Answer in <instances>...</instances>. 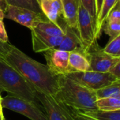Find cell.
Listing matches in <instances>:
<instances>
[{
  "label": "cell",
  "instance_id": "4dcf8cb0",
  "mask_svg": "<svg viewBox=\"0 0 120 120\" xmlns=\"http://www.w3.org/2000/svg\"><path fill=\"white\" fill-rule=\"evenodd\" d=\"M8 8V5L5 0H0V8L3 11V12L5 13L6 12Z\"/></svg>",
  "mask_w": 120,
  "mask_h": 120
},
{
  "label": "cell",
  "instance_id": "83f0119b",
  "mask_svg": "<svg viewBox=\"0 0 120 120\" xmlns=\"http://www.w3.org/2000/svg\"><path fill=\"white\" fill-rule=\"evenodd\" d=\"M109 73L120 79V61L115 64L108 71Z\"/></svg>",
  "mask_w": 120,
  "mask_h": 120
},
{
  "label": "cell",
  "instance_id": "7c38bea8",
  "mask_svg": "<svg viewBox=\"0 0 120 120\" xmlns=\"http://www.w3.org/2000/svg\"><path fill=\"white\" fill-rule=\"evenodd\" d=\"M90 70L89 56L82 49L70 52L69 55V73L86 72Z\"/></svg>",
  "mask_w": 120,
  "mask_h": 120
},
{
  "label": "cell",
  "instance_id": "7402d4cb",
  "mask_svg": "<svg viewBox=\"0 0 120 120\" xmlns=\"http://www.w3.org/2000/svg\"><path fill=\"white\" fill-rule=\"evenodd\" d=\"M103 51L111 56L120 58V35L111 39Z\"/></svg>",
  "mask_w": 120,
  "mask_h": 120
},
{
  "label": "cell",
  "instance_id": "4fadbf2b",
  "mask_svg": "<svg viewBox=\"0 0 120 120\" xmlns=\"http://www.w3.org/2000/svg\"><path fill=\"white\" fill-rule=\"evenodd\" d=\"M63 30L64 35L63 37V40L60 44L56 48L57 49L71 52L79 49H82L77 31L76 32L75 29H73L65 24Z\"/></svg>",
  "mask_w": 120,
  "mask_h": 120
},
{
  "label": "cell",
  "instance_id": "3957f363",
  "mask_svg": "<svg viewBox=\"0 0 120 120\" xmlns=\"http://www.w3.org/2000/svg\"><path fill=\"white\" fill-rule=\"evenodd\" d=\"M0 85L9 95L23 99L42 108L36 91L11 64L0 58Z\"/></svg>",
  "mask_w": 120,
  "mask_h": 120
},
{
  "label": "cell",
  "instance_id": "277c9868",
  "mask_svg": "<svg viewBox=\"0 0 120 120\" xmlns=\"http://www.w3.org/2000/svg\"><path fill=\"white\" fill-rule=\"evenodd\" d=\"M65 76L80 85L93 91H96L120 80V79H117L109 72H98L91 70L72 72Z\"/></svg>",
  "mask_w": 120,
  "mask_h": 120
},
{
  "label": "cell",
  "instance_id": "52a82bcc",
  "mask_svg": "<svg viewBox=\"0 0 120 120\" xmlns=\"http://www.w3.org/2000/svg\"><path fill=\"white\" fill-rule=\"evenodd\" d=\"M4 18L12 20L30 30L34 28L39 22L48 20L43 13L13 6H8Z\"/></svg>",
  "mask_w": 120,
  "mask_h": 120
},
{
  "label": "cell",
  "instance_id": "4316f807",
  "mask_svg": "<svg viewBox=\"0 0 120 120\" xmlns=\"http://www.w3.org/2000/svg\"><path fill=\"white\" fill-rule=\"evenodd\" d=\"M0 40L5 43L8 42V34L6 33L3 20H0Z\"/></svg>",
  "mask_w": 120,
  "mask_h": 120
},
{
  "label": "cell",
  "instance_id": "f546056e",
  "mask_svg": "<svg viewBox=\"0 0 120 120\" xmlns=\"http://www.w3.org/2000/svg\"><path fill=\"white\" fill-rule=\"evenodd\" d=\"M103 0H95V4H96V17L98 15L101 8V6H102V3H103Z\"/></svg>",
  "mask_w": 120,
  "mask_h": 120
},
{
  "label": "cell",
  "instance_id": "d6986e66",
  "mask_svg": "<svg viewBox=\"0 0 120 120\" xmlns=\"http://www.w3.org/2000/svg\"><path fill=\"white\" fill-rule=\"evenodd\" d=\"M97 99L116 98L120 99V80L95 91Z\"/></svg>",
  "mask_w": 120,
  "mask_h": 120
},
{
  "label": "cell",
  "instance_id": "ffe728a7",
  "mask_svg": "<svg viewBox=\"0 0 120 120\" xmlns=\"http://www.w3.org/2000/svg\"><path fill=\"white\" fill-rule=\"evenodd\" d=\"M8 6H13L27 8L36 13H42L39 0H5Z\"/></svg>",
  "mask_w": 120,
  "mask_h": 120
},
{
  "label": "cell",
  "instance_id": "8fae6325",
  "mask_svg": "<svg viewBox=\"0 0 120 120\" xmlns=\"http://www.w3.org/2000/svg\"><path fill=\"white\" fill-rule=\"evenodd\" d=\"M31 30L32 48L36 53H43L52 49H56L61 43L63 36L55 37L46 34L37 28Z\"/></svg>",
  "mask_w": 120,
  "mask_h": 120
},
{
  "label": "cell",
  "instance_id": "d590c367",
  "mask_svg": "<svg viewBox=\"0 0 120 120\" xmlns=\"http://www.w3.org/2000/svg\"><path fill=\"white\" fill-rule=\"evenodd\" d=\"M4 120V118H3V119H2V120Z\"/></svg>",
  "mask_w": 120,
  "mask_h": 120
},
{
  "label": "cell",
  "instance_id": "cb8c5ba5",
  "mask_svg": "<svg viewBox=\"0 0 120 120\" xmlns=\"http://www.w3.org/2000/svg\"><path fill=\"white\" fill-rule=\"evenodd\" d=\"M78 3L80 4L91 15L94 22H96V4L95 0H77Z\"/></svg>",
  "mask_w": 120,
  "mask_h": 120
},
{
  "label": "cell",
  "instance_id": "6da1fadb",
  "mask_svg": "<svg viewBox=\"0 0 120 120\" xmlns=\"http://www.w3.org/2000/svg\"><path fill=\"white\" fill-rule=\"evenodd\" d=\"M4 60L17 70L35 91L54 96L58 90V77L46 65L31 58L11 45Z\"/></svg>",
  "mask_w": 120,
  "mask_h": 120
},
{
  "label": "cell",
  "instance_id": "484cf974",
  "mask_svg": "<svg viewBox=\"0 0 120 120\" xmlns=\"http://www.w3.org/2000/svg\"><path fill=\"white\" fill-rule=\"evenodd\" d=\"M11 46V44L9 42L5 43L0 40V58L4 59L5 56H6V54L10 50Z\"/></svg>",
  "mask_w": 120,
  "mask_h": 120
},
{
  "label": "cell",
  "instance_id": "1f68e13d",
  "mask_svg": "<svg viewBox=\"0 0 120 120\" xmlns=\"http://www.w3.org/2000/svg\"><path fill=\"white\" fill-rule=\"evenodd\" d=\"M4 17H5V13L3 12L2 10L0 8V20H3L4 18H5Z\"/></svg>",
  "mask_w": 120,
  "mask_h": 120
},
{
  "label": "cell",
  "instance_id": "5b68a950",
  "mask_svg": "<svg viewBox=\"0 0 120 120\" xmlns=\"http://www.w3.org/2000/svg\"><path fill=\"white\" fill-rule=\"evenodd\" d=\"M1 107L18 112L31 120H47L41 107L11 95L2 98Z\"/></svg>",
  "mask_w": 120,
  "mask_h": 120
},
{
  "label": "cell",
  "instance_id": "603a6c76",
  "mask_svg": "<svg viewBox=\"0 0 120 120\" xmlns=\"http://www.w3.org/2000/svg\"><path fill=\"white\" fill-rule=\"evenodd\" d=\"M103 30L108 34L110 39L120 35V22H111L106 20Z\"/></svg>",
  "mask_w": 120,
  "mask_h": 120
},
{
  "label": "cell",
  "instance_id": "2e32d148",
  "mask_svg": "<svg viewBox=\"0 0 120 120\" xmlns=\"http://www.w3.org/2000/svg\"><path fill=\"white\" fill-rule=\"evenodd\" d=\"M120 1V0H103L101 6V11L96 17L94 27V34L95 38L97 40L101 34L105 22L108 18V15L112 8L116 5V4Z\"/></svg>",
  "mask_w": 120,
  "mask_h": 120
},
{
  "label": "cell",
  "instance_id": "f1b7e54d",
  "mask_svg": "<svg viewBox=\"0 0 120 120\" xmlns=\"http://www.w3.org/2000/svg\"><path fill=\"white\" fill-rule=\"evenodd\" d=\"M68 110H69V112H70V115L71 116L72 120H92L89 119V118H87V117H83L82 115H79L75 113L72 110H71L70 108H68Z\"/></svg>",
  "mask_w": 120,
  "mask_h": 120
},
{
  "label": "cell",
  "instance_id": "9a60e30c",
  "mask_svg": "<svg viewBox=\"0 0 120 120\" xmlns=\"http://www.w3.org/2000/svg\"><path fill=\"white\" fill-rule=\"evenodd\" d=\"M63 7V15L65 24L77 29L79 3L77 0H60Z\"/></svg>",
  "mask_w": 120,
  "mask_h": 120
},
{
  "label": "cell",
  "instance_id": "d4e9b609",
  "mask_svg": "<svg viewBox=\"0 0 120 120\" xmlns=\"http://www.w3.org/2000/svg\"><path fill=\"white\" fill-rule=\"evenodd\" d=\"M106 20L111 22H120V3L118 1L109 13ZM105 20V21H106Z\"/></svg>",
  "mask_w": 120,
  "mask_h": 120
},
{
  "label": "cell",
  "instance_id": "d6a6232c",
  "mask_svg": "<svg viewBox=\"0 0 120 120\" xmlns=\"http://www.w3.org/2000/svg\"><path fill=\"white\" fill-rule=\"evenodd\" d=\"M66 107V106H65ZM67 108V107H66ZM67 111H68V118H69V120H72V118H71V116H70V112H69V110H68V108H67Z\"/></svg>",
  "mask_w": 120,
  "mask_h": 120
},
{
  "label": "cell",
  "instance_id": "30bf717a",
  "mask_svg": "<svg viewBox=\"0 0 120 120\" xmlns=\"http://www.w3.org/2000/svg\"><path fill=\"white\" fill-rule=\"evenodd\" d=\"M47 120H69L66 107L59 103L53 96L44 94L36 91Z\"/></svg>",
  "mask_w": 120,
  "mask_h": 120
},
{
  "label": "cell",
  "instance_id": "ac0fdd59",
  "mask_svg": "<svg viewBox=\"0 0 120 120\" xmlns=\"http://www.w3.org/2000/svg\"><path fill=\"white\" fill-rule=\"evenodd\" d=\"M34 28L50 36L59 37L64 35L63 28H62L60 25L55 24L49 20L39 22Z\"/></svg>",
  "mask_w": 120,
  "mask_h": 120
},
{
  "label": "cell",
  "instance_id": "9c48e42d",
  "mask_svg": "<svg viewBox=\"0 0 120 120\" xmlns=\"http://www.w3.org/2000/svg\"><path fill=\"white\" fill-rule=\"evenodd\" d=\"M90 63V70L98 72H108L109 70L117 63L120 58L111 56L105 53L97 43H94L87 52Z\"/></svg>",
  "mask_w": 120,
  "mask_h": 120
},
{
  "label": "cell",
  "instance_id": "8d00e7d4",
  "mask_svg": "<svg viewBox=\"0 0 120 120\" xmlns=\"http://www.w3.org/2000/svg\"><path fill=\"white\" fill-rule=\"evenodd\" d=\"M4 120H6V119H5V118H4Z\"/></svg>",
  "mask_w": 120,
  "mask_h": 120
},
{
  "label": "cell",
  "instance_id": "5bb4252c",
  "mask_svg": "<svg viewBox=\"0 0 120 120\" xmlns=\"http://www.w3.org/2000/svg\"><path fill=\"white\" fill-rule=\"evenodd\" d=\"M42 13L51 22L59 25L58 19L63 14L60 0H39Z\"/></svg>",
  "mask_w": 120,
  "mask_h": 120
},
{
  "label": "cell",
  "instance_id": "7a4b0ae2",
  "mask_svg": "<svg viewBox=\"0 0 120 120\" xmlns=\"http://www.w3.org/2000/svg\"><path fill=\"white\" fill-rule=\"evenodd\" d=\"M58 90L54 98L67 108L75 111L97 109L95 91L89 89L65 75L58 77Z\"/></svg>",
  "mask_w": 120,
  "mask_h": 120
},
{
  "label": "cell",
  "instance_id": "836d02e7",
  "mask_svg": "<svg viewBox=\"0 0 120 120\" xmlns=\"http://www.w3.org/2000/svg\"><path fill=\"white\" fill-rule=\"evenodd\" d=\"M2 91H3V89H2L1 86L0 85V93H1V92H2Z\"/></svg>",
  "mask_w": 120,
  "mask_h": 120
},
{
  "label": "cell",
  "instance_id": "ba28073f",
  "mask_svg": "<svg viewBox=\"0 0 120 120\" xmlns=\"http://www.w3.org/2000/svg\"><path fill=\"white\" fill-rule=\"evenodd\" d=\"M46 66L49 71L56 76L66 75L69 73L70 52L52 49L43 52Z\"/></svg>",
  "mask_w": 120,
  "mask_h": 120
},
{
  "label": "cell",
  "instance_id": "8992f818",
  "mask_svg": "<svg viewBox=\"0 0 120 120\" xmlns=\"http://www.w3.org/2000/svg\"><path fill=\"white\" fill-rule=\"evenodd\" d=\"M94 27L95 22L94 19L89 12L79 4L77 30L82 48L86 53L94 44L96 42L94 34Z\"/></svg>",
  "mask_w": 120,
  "mask_h": 120
},
{
  "label": "cell",
  "instance_id": "e0dca14e",
  "mask_svg": "<svg viewBox=\"0 0 120 120\" xmlns=\"http://www.w3.org/2000/svg\"><path fill=\"white\" fill-rule=\"evenodd\" d=\"M75 113L92 120H120V110L105 111L98 109L88 111H75Z\"/></svg>",
  "mask_w": 120,
  "mask_h": 120
},
{
  "label": "cell",
  "instance_id": "44dd1931",
  "mask_svg": "<svg viewBox=\"0 0 120 120\" xmlns=\"http://www.w3.org/2000/svg\"><path fill=\"white\" fill-rule=\"evenodd\" d=\"M97 109L105 111H115L120 110V99L116 98H99L96 101Z\"/></svg>",
  "mask_w": 120,
  "mask_h": 120
},
{
  "label": "cell",
  "instance_id": "e575fe53",
  "mask_svg": "<svg viewBox=\"0 0 120 120\" xmlns=\"http://www.w3.org/2000/svg\"><path fill=\"white\" fill-rule=\"evenodd\" d=\"M1 99H2V98H1V96H0V106H1Z\"/></svg>",
  "mask_w": 120,
  "mask_h": 120
}]
</instances>
